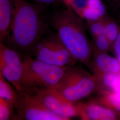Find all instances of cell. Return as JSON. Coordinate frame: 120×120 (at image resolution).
Here are the masks:
<instances>
[{
  "label": "cell",
  "mask_w": 120,
  "mask_h": 120,
  "mask_svg": "<svg viewBox=\"0 0 120 120\" xmlns=\"http://www.w3.org/2000/svg\"><path fill=\"white\" fill-rule=\"evenodd\" d=\"M11 0L13 8L12 34L5 43L25 56L30 55L36 44L49 30L46 6L28 0Z\"/></svg>",
  "instance_id": "obj_1"
},
{
  "label": "cell",
  "mask_w": 120,
  "mask_h": 120,
  "mask_svg": "<svg viewBox=\"0 0 120 120\" xmlns=\"http://www.w3.org/2000/svg\"><path fill=\"white\" fill-rule=\"evenodd\" d=\"M65 6L48 15L49 25L55 30L73 56L90 69L93 46L86 34L84 20L71 8Z\"/></svg>",
  "instance_id": "obj_2"
},
{
  "label": "cell",
  "mask_w": 120,
  "mask_h": 120,
  "mask_svg": "<svg viewBox=\"0 0 120 120\" xmlns=\"http://www.w3.org/2000/svg\"><path fill=\"white\" fill-rule=\"evenodd\" d=\"M69 67L53 65L30 55L25 56L21 80L22 91L29 92L36 89H55Z\"/></svg>",
  "instance_id": "obj_3"
},
{
  "label": "cell",
  "mask_w": 120,
  "mask_h": 120,
  "mask_svg": "<svg viewBox=\"0 0 120 120\" xmlns=\"http://www.w3.org/2000/svg\"><path fill=\"white\" fill-rule=\"evenodd\" d=\"M60 97L77 102L100 90L93 74L78 65L69 67L56 88L53 90Z\"/></svg>",
  "instance_id": "obj_4"
},
{
  "label": "cell",
  "mask_w": 120,
  "mask_h": 120,
  "mask_svg": "<svg viewBox=\"0 0 120 120\" xmlns=\"http://www.w3.org/2000/svg\"><path fill=\"white\" fill-rule=\"evenodd\" d=\"M30 56L47 64L60 67H72L78 62L56 32L49 30L36 44Z\"/></svg>",
  "instance_id": "obj_5"
},
{
  "label": "cell",
  "mask_w": 120,
  "mask_h": 120,
  "mask_svg": "<svg viewBox=\"0 0 120 120\" xmlns=\"http://www.w3.org/2000/svg\"><path fill=\"white\" fill-rule=\"evenodd\" d=\"M17 112L11 119L19 120H65L50 111L30 93L17 91Z\"/></svg>",
  "instance_id": "obj_6"
},
{
  "label": "cell",
  "mask_w": 120,
  "mask_h": 120,
  "mask_svg": "<svg viewBox=\"0 0 120 120\" xmlns=\"http://www.w3.org/2000/svg\"><path fill=\"white\" fill-rule=\"evenodd\" d=\"M27 92L32 95L49 110L65 120L79 116L80 102H72L66 101L53 90L36 89Z\"/></svg>",
  "instance_id": "obj_7"
},
{
  "label": "cell",
  "mask_w": 120,
  "mask_h": 120,
  "mask_svg": "<svg viewBox=\"0 0 120 120\" xmlns=\"http://www.w3.org/2000/svg\"><path fill=\"white\" fill-rule=\"evenodd\" d=\"M23 64L24 58L20 52L0 43V73L18 91H22L21 80Z\"/></svg>",
  "instance_id": "obj_8"
},
{
  "label": "cell",
  "mask_w": 120,
  "mask_h": 120,
  "mask_svg": "<svg viewBox=\"0 0 120 120\" xmlns=\"http://www.w3.org/2000/svg\"><path fill=\"white\" fill-rule=\"evenodd\" d=\"M79 116L84 120H120V112L91 100L79 102Z\"/></svg>",
  "instance_id": "obj_9"
},
{
  "label": "cell",
  "mask_w": 120,
  "mask_h": 120,
  "mask_svg": "<svg viewBox=\"0 0 120 120\" xmlns=\"http://www.w3.org/2000/svg\"><path fill=\"white\" fill-rule=\"evenodd\" d=\"M90 69L94 76L103 73L120 74V63L108 52H93Z\"/></svg>",
  "instance_id": "obj_10"
},
{
  "label": "cell",
  "mask_w": 120,
  "mask_h": 120,
  "mask_svg": "<svg viewBox=\"0 0 120 120\" xmlns=\"http://www.w3.org/2000/svg\"><path fill=\"white\" fill-rule=\"evenodd\" d=\"M13 8L11 0H0V43L9 38L13 22Z\"/></svg>",
  "instance_id": "obj_11"
},
{
  "label": "cell",
  "mask_w": 120,
  "mask_h": 120,
  "mask_svg": "<svg viewBox=\"0 0 120 120\" xmlns=\"http://www.w3.org/2000/svg\"><path fill=\"white\" fill-rule=\"evenodd\" d=\"M98 96L92 101L120 112V94L110 90H102L96 92Z\"/></svg>",
  "instance_id": "obj_12"
},
{
  "label": "cell",
  "mask_w": 120,
  "mask_h": 120,
  "mask_svg": "<svg viewBox=\"0 0 120 120\" xmlns=\"http://www.w3.org/2000/svg\"><path fill=\"white\" fill-rule=\"evenodd\" d=\"M104 35L113 45L120 30V24L108 14L104 18Z\"/></svg>",
  "instance_id": "obj_13"
},
{
  "label": "cell",
  "mask_w": 120,
  "mask_h": 120,
  "mask_svg": "<svg viewBox=\"0 0 120 120\" xmlns=\"http://www.w3.org/2000/svg\"><path fill=\"white\" fill-rule=\"evenodd\" d=\"M120 75L119 74L114 73H103L94 76L100 86V90H111L112 91Z\"/></svg>",
  "instance_id": "obj_14"
},
{
  "label": "cell",
  "mask_w": 120,
  "mask_h": 120,
  "mask_svg": "<svg viewBox=\"0 0 120 120\" xmlns=\"http://www.w3.org/2000/svg\"><path fill=\"white\" fill-rule=\"evenodd\" d=\"M9 82L0 73V98L13 103L16 106L17 102V91L14 90Z\"/></svg>",
  "instance_id": "obj_15"
},
{
  "label": "cell",
  "mask_w": 120,
  "mask_h": 120,
  "mask_svg": "<svg viewBox=\"0 0 120 120\" xmlns=\"http://www.w3.org/2000/svg\"><path fill=\"white\" fill-rule=\"evenodd\" d=\"M105 17L97 20H85L86 30L89 32L92 38L104 34Z\"/></svg>",
  "instance_id": "obj_16"
},
{
  "label": "cell",
  "mask_w": 120,
  "mask_h": 120,
  "mask_svg": "<svg viewBox=\"0 0 120 120\" xmlns=\"http://www.w3.org/2000/svg\"><path fill=\"white\" fill-rule=\"evenodd\" d=\"M92 39L93 52H109L112 50V45L105 35H101Z\"/></svg>",
  "instance_id": "obj_17"
},
{
  "label": "cell",
  "mask_w": 120,
  "mask_h": 120,
  "mask_svg": "<svg viewBox=\"0 0 120 120\" xmlns=\"http://www.w3.org/2000/svg\"><path fill=\"white\" fill-rule=\"evenodd\" d=\"M15 105L13 103L0 98V120L11 119Z\"/></svg>",
  "instance_id": "obj_18"
},
{
  "label": "cell",
  "mask_w": 120,
  "mask_h": 120,
  "mask_svg": "<svg viewBox=\"0 0 120 120\" xmlns=\"http://www.w3.org/2000/svg\"><path fill=\"white\" fill-rule=\"evenodd\" d=\"M107 9L120 13V0H101Z\"/></svg>",
  "instance_id": "obj_19"
},
{
  "label": "cell",
  "mask_w": 120,
  "mask_h": 120,
  "mask_svg": "<svg viewBox=\"0 0 120 120\" xmlns=\"http://www.w3.org/2000/svg\"><path fill=\"white\" fill-rule=\"evenodd\" d=\"M35 2L43 4L46 6H56L63 3L62 0H32Z\"/></svg>",
  "instance_id": "obj_20"
},
{
  "label": "cell",
  "mask_w": 120,
  "mask_h": 120,
  "mask_svg": "<svg viewBox=\"0 0 120 120\" xmlns=\"http://www.w3.org/2000/svg\"><path fill=\"white\" fill-rule=\"evenodd\" d=\"M112 51L114 52L116 58L120 63V30L116 41L113 45Z\"/></svg>",
  "instance_id": "obj_21"
},
{
  "label": "cell",
  "mask_w": 120,
  "mask_h": 120,
  "mask_svg": "<svg viewBox=\"0 0 120 120\" xmlns=\"http://www.w3.org/2000/svg\"><path fill=\"white\" fill-rule=\"evenodd\" d=\"M112 91L120 94V75L118 81L116 82Z\"/></svg>",
  "instance_id": "obj_22"
}]
</instances>
